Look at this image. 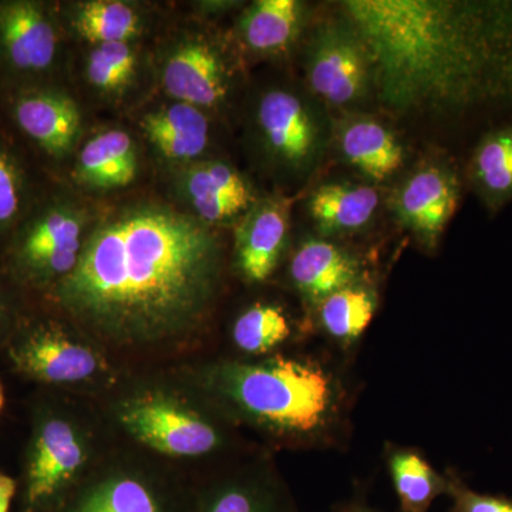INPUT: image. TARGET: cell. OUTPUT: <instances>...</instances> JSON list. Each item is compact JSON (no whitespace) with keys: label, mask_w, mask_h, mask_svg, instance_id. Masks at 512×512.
I'll return each mask as SVG.
<instances>
[{"label":"cell","mask_w":512,"mask_h":512,"mask_svg":"<svg viewBox=\"0 0 512 512\" xmlns=\"http://www.w3.org/2000/svg\"><path fill=\"white\" fill-rule=\"evenodd\" d=\"M390 119L476 143L512 123V0H348Z\"/></svg>","instance_id":"obj_1"},{"label":"cell","mask_w":512,"mask_h":512,"mask_svg":"<svg viewBox=\"0 0 512 512\" xmlns=\"http://www.w3.org/2000/svg\"><path fill=\"white\" fill-rule=\"evenodd\" d=\"M218 265L220 245L204 224L171 208L141 205L94 229L57 293L69 311L97 328L150 338L204 311Z\"/></svg>","instance_id":"obj_2"},{"label":"cell","mask_w":512,"mask_h":512,"mask_svg":"<svg viewBox=\"0 0 512 512\" xmlns=\"http://www.w3.org/2000/svg\"><path fill=\"white\" fill-rule=\"evenodd\" d=\"M218 392L249 420L276 433L311 437L339 417L342 387L322 365L275 357L258 365H227L215 373Z\"/></svg>","instance_id":"obj_3"},{"label":"cell","mask_w":512,"mask_h":512,"mask_svg":"<svg viewBox=\"0 0 512 512\" xmlns=\"http://www.w3.org/2000/svg\"><path fill=\"white\" fill-rule=\"evenodd\" d=\"M309 92L328 110L362 114L373 104V73L362 37L345 16L320 23L306 49Z\"/></svg>","instance_id":"obj_4"},{"label":"cell","mask_w":512,"mask_h":512,"mask_svg":"<svg viewBox=\"0 0 512 512\" xmlns=\"http://www.w3.org/2000/svg\"><path fill=\"white\" fill-rule=\"evenodd\" d=\"M329 110L311 92L272 89L256 111L259 131L279 163L296 174H311L322 164L333 126Z\"/></svg>","instance_id":"obj_5"},{"label":"cell","mask_w":512,"mask_h":512,"mask_svg":"<svg viewBox=\"0 0 512 512\" xmlns=\"http://www.w3.org/2000/svg\"><path fill=\"white\" fill-rule=\"evenodd\" d=\"M120 420L138 440L170 456H204L220 444L212 424L164 397H141L126 404Z\"/></svg>","instance_id":"obj_6"},{"label":"cell","mask_w":512,"mask_h":512,"mask_svg":"<svg viewBox=\"0 0 512 512\" xmlns=\"http://www.w3.org/2000/svg\"><path fill=\"white\" fill-rule=\"evenodd\" d=\"M461 190L463 183L453 164L423 165L400 185L394 210L421 244L433 248L456 214Z\"/></svg>","instance_id":"obj_7"},{"label":"cell","mask_w":512,"mask_h":512,"mask_svg":"<svg viewBox=\"0 0 512 512\" xmlns=\"http://www.w3.org/2000/svg\"><path fill=\"white\" fill-rule=\"evenodd\" d=\"M84 463V448L72 424L49 419L40 424L26 473V512L56 500Z\"/></svg>","instance_id":"obj_8"},{"label":"cell","mask_w":512,"mask_h":512,"mask_svg":"<svg viewBox=\"0 0 512 512\" xmlns=\"http://www.w3.org/2000/svg\"><path fill=\"white\" fill-rule=\"evenodd\" d=\"M20 372L53 384L83 382L100 369L92 349L66 338L56 330H37L10 352Z\"/></svg>","instance_id":"obj_9"},{"label":"cell","mask_w":512,"mask_h":512,"mask_svg":"<svg viewBox=\"0 0 512 512\" xmlns=\"http://www.w3.org/2000/svg\"><path fill=\"white\" fill-rule=\"evenodd\" d=\"M336 140L343 158L370 180L379 183L402 170V143L375 117L352 114L336 131Z\"/></svg>","instance_id":"obj_10"},{"label":"cell","mask_w":512,"mask_h":512,"mask_svg":"<svg viewBox=\"0 0 512 512\" xmlns=\"http://www.w3.org/2000/svg\"><path fill=\"white\" fill-rule=\"evenodd\" d=\"M163 83L167 93L194 107L217 106L228 92L220 57L201 43L183 46L168 59Z\"/></svg>","instance_id":"obj_11"},{"label":"cell","mask_w":512,"mask_h":512,"mask_svg":"<svg viewBox=\"0 0 512 512\" xmlns=\"http://www.w3.org/2000/svg\"><path fill=\"white\" fill-rule=\"evenodd\" d=\"M82 228L83 222L73 212H50L23 239L22 261L37 275H69L82 252Z\"/></svg>","instance_id":"obj_12"},{"label":"cell","mask_w":512,"mask_h":512,"mask_svg":"<svg viewBox=\"0 0 512 512\" xmlns=\"http://www.w3.org/2000/svg\"><path fill=\"white\" fill-rule=\"evenodd\" d=\"M288 210L268 201L248 215L237 235V264L249 282H264L275 271L288 237Z\"/></svg>","instance_id":"obj_13"},{"label":"cell","mask_w":512,"mask_h":512,"mask_svg":"<svg viewBox=\"0 0 512 512\" xmlns=\"http://www.w3.org/2000/svg\"><path fill=\"white\" fill-rule=\"evenodd\" d=\"M360 265L349 252L323 239H309L293 255V284L306 301L320 305L329 295L355 285Z\"/></svg>","instance_id":"obj_14"},{"label":"cell","mask_w":512,"mask_h":512,"mask_svg":"<svg viewBox=\"0 0 512 512\" xmlns=\"http://www.w3.org/2000/svg\"><path fill=\"white\" fill-rule=\"evenodd\" d=\"M0 39L19 69L43 70L55 59V29L33 3L13 2L0 8Z\"/></svg>","instance_id":"obj_15"},{"label":"cell","mask_w":512,"mask_h":512,"mask_svg":"<svg viewBox=\"0 0 512 512\" xmlns=\"http://www.w3.org/2000/svg\"><path fill=\"white\" fill-rule=\"evenodd\" d=\"M467 180L490 214L512 201V123L491 128L471 146Z\"/></svg>","instance_id":"obj_16"},{"label":"cell","mask_w":512,"mask_h":512,"mask_svg":"<svg viewBox=\"0 0 512 512\" xmlns=\"http://www.w3.org/2000/svg\"><path fill=\"white\" fill-rule=\"evenodd\" d=\"M380 194L363 184L329 183L320 185L309 200V212L320 231L345 235L362 231L375 218Z\"/></svg>","instance_id":"obj_17"},{"label":"cell","mask_w":512,"mask_h":512,"mask_svg":"<svg viewBox=\"0 0 512 512\" xmlns=\"http://www.w3.org/2000/svg\"><path fill=\"white\" fill-rule=\"evenodd\" d=\"M16 120L28 136L52 156H63L79 133L80 113L76 104L57 94H32L16 104Z\"/></svg>","instance_id":"obj_18"},{"label":"cell","mask_w":512,"mask_h":512,"mask_svg":"<svg viewBox=\"0 0 512 512\" xmlns=\"http://www.w3.org/2000/svg\"><path fill=\"white\" fill-rule=\"evenodd\" d=\"M187 191L201 220L222 221L247 210L252 192L244 178L224 163L194 168L187 178Z\"/></svg>","instance_id":"obj_19"},{"label":"cell","mask_w":512,"mask_h":512,"mask_svg":"<svg viewBox=\"0 0 512 512\" xmlns=\"http://www.w3.org/2000/svg\"><path fill=\"white\" fill-rule=\"evenodd\" d=\"M143 130L165 157L191 160L207 147L210 128L198 107L178 101L144 117Z\"/></svg>","instance_id":"obj_20"},{"label":"cell","mask_w":512,"mask_h":512,"mask_svg":"<svg viewBox=\"0 0 512 512\" xmlns=\"http://www.w3.org/2000/svg\"><path fill=\"white\" fill-rule=\"evenodd\" d=\"M79 178L97 188L124 187L137 173L133 140L124 131L99 134L84 146L79 158Z\"/></svg>","instance_id":"obj_21"},{"label":"cell","mask_w":512,"mask_h":512,"mask_svg":"<svg viewBox=\"0 0 512 512\" xmlns=\"http://www.w3.org/2000/svg\"><path fill=\"white\" fill-rule=\"evenodd\" d=\"M303 23L296 0H259L242 20L245 42L259 53H276L295 42Z\"/></svg>","instance_id":"obj_22"},{"label":"cell","mask_w":512,"mask_h":512,"mask_svg":"<svg viewBox=\"0 0 512 512\" xmlns=\"http://www.w3.org/2000/svg\"><path fill=\"white\" fill-rule=\"evenodd\" d=\"M69 512H170L163 495L141 478L110 477L84 491Z\"/></svg>","instance_id":"obj_23"},{"label":"cell","mask_w":512,"mask_h":512,"mask_svg":"<svg viewBox=\"0 0 512 512\" xmlns=\"http://www.w3.org/2000/svg\"><path fill=\"white\" fill-rule=\"evenodd\" d=\"M389 467L403 512H427L437 497L448 494L450 478L441 476L413 451H396Z\"/></svg>","instance_id":"obj_24"},{"label":"cell","mask_w":512,"mask_h":512,"mask_svg":"<svg viewBox=\"0 0 512 512\" xmlns=\"http://www.w3.org/2000/svg\"><path fill=\"white\" fill-rule=\"evenodd\" d=\"M376 298L362 285H350L329 295L319 305L322 328L340 342H353L372 322Z\"/></svg>","instance_id":"obj_25"},{"label":"cell","mask_w":512,"mask_h":512,"mask_svg":"<svg viewBox=\"0 0 512 512\" xmlns=\"http://www.w3.org/2000/svg\"><path fill=\"white\" fill-rule=\"evenodd\" d=\"M74 28L89 40L99 43H127L140 30V19L130 6L116 0H99L83 5L74 18Z\"/></svg>","instance_id":"obj_26"},{"label":"cell","mask_w":512,"mask_h":512,"mask_svg":"<svg viewBox=\"0 0 512 512\" xmlns=\"http://www.w3.org/2000/svg\"><path fill=\"white\" fill-rule=\"evenodd\" d=\"M291 335L288 318L281 309L256 305L239 316L232 336L239 349L261 355L281 345Z\"/></svg>","instance_id":"obj_27"},{"label":"cell","mask_w":512,"mask_h":512,"mask_svg":"<svg viewBox=\"0 0 512 512\" xmlns=\"http://www.w3.org/2000/svg\"><path fill=\"white\" fill-rule=\"evenodd\" d=\"M136 55L128 43H103L93 50L87 62V77L97 89H120L133 76Z\"/></svg>","instance_id":"obj_28"},{"label":"cell","mask_w":512,"mask_h":512,"mask_svg":"<svg viewBox=\"0 0 512 512\" xmlns=\"http://www.w3.org/2000/svg\"><path fill=\"white\" fill-rule=\"evenodd\" d=\"M200 512H278L264 491L244 484H229L210 495Z\"/></svg>","instance_id":"obj_29"},{"label":"cell","mask_w":512,"mask_h":512,"mask_svg":"<svg viewBox=\"0 0 512 512\" xmlns=\"http://www.w3.org/2000/svg\"><path fill=\"white\" fill-rule=\"evenodd\" d=\"M448 494L453 498L451 512H512L511 500L474 493L454 477H450Z\"/></svg>","instance_id":"obj_30"},{"label":"cell","mask_w":512,"mask_h":512,"mask_svg":"<svg viewBox=\"0 0 512 512\" xmlns=\"http://www.w3.org/2000/svg\"><path fill=\"white\" fill-rule=\"evenodd\" d=\"M20 204L19 175L10 158L0 151V224L15 217Z\"/></svg>","instance_id":"obj_31"},{"label":"cell","mask_w":512,"mask_h":512,"mask_svg":"<svg viewBox=\"0 0 512 512\" xmlns=\"http://www.w3.org/2000/svg\"><path fill=\"white\" fill-rule=\"evenodd\" d=\"M16 493V483L12 478L0 473V512H9Z\"/></svg>","instance_id":"obj_32"},{"label":"cell","mask_w":512,"mask_h":512,"mask_svg":"<svg viewBox=\"0 0 512 512\" xmlns=\"http://www.w3.org/2000/svg\"><path fill=\"white\" fill-rule=\"evenodd\" d=\"M339 512H377L375 510H372V508L366 507V505H349V507L343 508L342 511Z\"/></svg>","instance_id":"obj_33"},{"label":"cell","mask_w":512,"mask_h":512,"mask_svg":"<svg viewBox=\"0 0 512 512\" xmlns=\"http://www.w3.org/2000/svg\"><path fill=\"white\" fill-rule=\"evenodd\" d=\"M3 404H5V394H3L2 384H0V412H2Z\"/></svg>","instance_id":"obj_34"}]
</instances>
